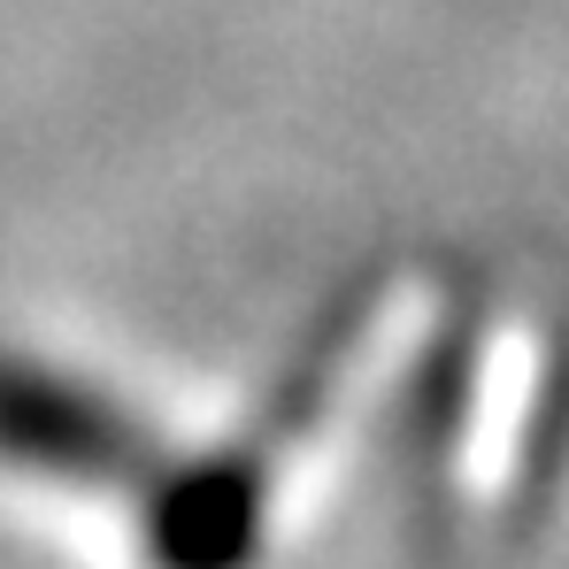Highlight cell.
<instances>
[{
	"label": "cell",
	"instance_id": "7a4b0ae2",
	"mask_svg": "<svg viewBox=\"0 0 569 569\" xmlns=\"http://www.w3.org/2000/svg\"><path fill=\"white\" fill-rule=\"evenodd\" d=\"M154 462L162 439L131 400L62 362L0 355V470L70 492H139Z\"/></svg>",
	"mask_w": 569,
	"mask_h": 569
},
{
	"label": "cell",
	"instance_id": "6da1fadb",
	"mask_svg": "<svg viewBox=\"0 0 569 569\" xmlns=\"http://www.w3.org/2000/svg\"><path fill=\"white\" fill-rule=\"evenodd\" d=\"M355 308L362 292L339 300V316L308 339V355L292 362V378L270 392L262 423H247L239 439L186 455V462H154L139 485V555L147 569H254L262 562V531H270V470L278 447L323 408V392L347 362L355 339Z\"/></svg>",
	"mask_w": 569,
	"mask_h": 569
}]
</instances>
